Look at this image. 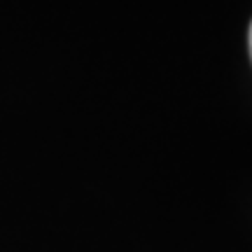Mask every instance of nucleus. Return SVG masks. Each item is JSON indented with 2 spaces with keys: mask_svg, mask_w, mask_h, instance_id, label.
<instances>
[{
  "mask_svg": "<svg viewBox=\"0 0 252 252\" xmlns=\"http://www.w3.org/2000/svg\"><path fill=\"white\" fill-rule=\"evenodd\" d=\"M250 56H252V24H250Z\"/></svg>",
  "mask_w": 252,
  "mask_h": 252,
  "instance_id": "nucleus-1",
  "label": "nucleus"
}]
</instances>
